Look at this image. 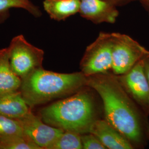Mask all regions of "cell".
<instances>
[{
  "label": "cell",
  "instance_id": "6da1fadb",
  "mask_svg": "<svg viewBox=\"0 0 149 149\" xmlns=\"http://www.w3.org/2000/svg\"><path fill=\"white\" fill-rule=\"evenodd\" d=\"M87 86L97 92L103 102L105 119L123 134L134 148L147 144L149 122L146 116L109 72L87 77Z\"/></svg>",
  "mask_w": 149,
  "mask_h": 149
},
{
  "label": "cell",
  "instance_id": "7a4b0ae2",
  "mask_svg": "<svg viewBox=\"0 0 149 149\" xmlns=\"http://www.w3.org/2000/svg\"><path fill=\"white\" fill-rule=\"evenodd\" d=\"M93 90L87 86L71 96L41 108L38 114L49 125L81 135L88 133L98 118Z\"/></svg>",
  "mask_w": 149,
  "mask_h": 149
},
{
  "label": "cell",
  "instance_id": "3957f363",
  "mask_svg": "<svg viewBox=\"0 0 149 149\" xmlns=\"http://www.w3.org/2000/svg\"><path fill=\"white\" fill-rule=\"evenodd\" d=\"M82 72L59 73L44 69L33 71L22 79L20 92L31 109L58 98L71 96L87 87Z\"/></svg>",
  "mask_w": 149,
  "mask_h": 149
},
{
  "label": "cell",
  "instance_id": "277c9868",
  "mask_svg": "<svg viewBox=\"0 0 149 149\" xmlns=\"http://www.w3.org/2000/svg\"><path fill=\"white\" fill-rule=\"evenodd\" d=\"M7 50L11 68L21 79L43 68L44 52L29 43L23 35L13 38Z\"/></svg>",
  "mask_w": 149,
  "mask_h": 149
},
{
  "label": "cell",
  "instance_id": "5b68a950",
  "mask_svg": "<svg viewBox=\"0 0 149 149\" xmlns=\"http://www.w3.org/2000/svg\"><path fill=\"white\" fill-rule=\"evenodd\" d=\"M112 73L116 76L127 73L149 52L128 35L112 33Z\"/></svg>",
  "mask_w": 149,
  "mask_h": 149
},
{
  "label": "cell",
  "instance_id": "8992f818",
  "mask_svg": "<svg viewBox=\"0 0 149 149\" xmlns=\"http://www.w3.org/2000/svg\"><path fill=\"white\" fill-rule=\"evenodd\" d=\"M111 33L101 32L86 49L80 69L86 77L106 73L112 70Z\"/></svg>",
  "mask_w": 149,
  "mask_h": 149
},
{
  "label": "cell",
  "instance_id": "52a82bcc",
  "mask_svg": "<svg viewBox=\"0 0 149 149\" xmlns=\"http://www.w3.org/2000/svg\"><path fill=\"white\" fill-rule=\"evenodd\" d=\"M142 59L127 73L116 76L129 97L149 117V84L144 71Z\"/></svg>",
  "mask_w": 149,
  "mask_h": 149
},
{
  "label": "cell",
  "instance_id": "ba28073f",
  "mask_svg": "<svg viewBox=\"0 0 149 149\" xmlns=\"http://www.w3.org/2000/svg\"><path fill=\"white\" fill-rule=\"evenodd\" d=\"M19 120L24 135L40 149H50L64 131L45 123L32 111Z\"/></svg>",
  "mask_w": 149,
  "mask_h": 149
},
{
  "label": "cell",
  "instance_id": "9c48e42d",
  "mask_svg": "<svg viewBox=\"0 0 149 149\" xmlns=\"http://www.w3.org/2000/svg\"><path fill=\"white\" fill-rule=\"evenodd\" d=\"M80 15L94 23H114L119 16L116 6L104 0H80Z\"/></svg>",
  "mask_w": 149,
  "mask_h": 149
},
{
  "label": "cell",
  "instance_id": "30bf717a",
  "mask_svg": "<svg viewBox=\"0 0 149 149\" xmlns=\"http://www.w3.org/2000/svg\"><path fill=\"white\" fill-rule=\"evenodd\" d=\"M89 133L96 135L106 149H134L128 139L106 119H97Z\"/></svg>",
  "mask_w": 149,
  "mask_h": 149
},
{
  "label": "cell",
  "instance_id": "8fae6325",
  "mask_svg": "<svg viewBox=\"0 0 149 149\" xmlns=\"http://www.w3.org/2000/svg\"><path fill=\"white\" fill-rule=\"evenodd\" d=\"M20 91L0 95V114L19 120L32 112Z\"/></svg>",
  "mask_w": 149,
  "mask_h": 149
},
{
  "label": "cell",
  "instance_id": "7c38bea8",
  "mask_svg": "<svg viewBox=\"0 0 149 149\" xmlns=\"http://www.w3.org/2000/svg\"><path fill=\"white\" fill-rule=\"evenodd\" d=\"M22 79L11 68L7 48L0 50V95L18 91Z\"/></svg>",
  "mask_w": 149,
  "mask_h": 149
},
{
  "label": "cell",
  "instance_id": "4fadbf2b",
  "mask_svg": "<svg viewBox=\"0 0 149 149\" xmlns=\"http://www.w3.org/2000/svg\"><path fill=\"white\" fill-rule=\"evenodd\" d=\"M80 0H44L43 7L49 17L57 21H64L80 11Z\"/></svg>",
  "mask_w": 149,
  "mask_h": 149
},
{
  "label": "cell",
  "instance_id": "5bb4252c",
  "mask_svg": "<svg viewBox=\"0 0 149 149\" xmlns=\"http://www.w3.org/2000/svg\"><path fill=\"white\" fill-rule=\"evenodd\" d=\"M81 135L71 131H64L50 149H82Z\"/></svg>",
  "mask_w": 149,
  "mask_h": 149
},
{
  "label": "cell",
  "instance_id": "9a60e30c",
  "mask_svg": "<svg viewBox=\"0 0 149 149\" xmlns=\"http://www.w3.org/2000/svg\"><path fill=\"white\" fill-rule=\"evenodd\" d=\"M0 149H40L25 135H16L0 139Z\"/></svg>",
  "mask_w": 149,
  "mask_h": 149
},
{
  "label": "cell",
  "instance_id": "2e32d148",
  "mask_svg": "<svg viewBox=\"0 0 149 149\" xmlns=\"http://www.w3.org/2000/svg\"><path fill=\"white\" fill-rule=\"evenodd\" d=\"M16 135H24L20 121L0 114V139Z\"/></svg>",
  "mask_w": 149,
  "mask_h": 149
},
{
  "label": "cell",
  "instance_id": "e0dca14e",
  "mask_svg": "<svg viewBox=\"0 0 149 149\" xmlns=\"http://www.w3.org/2000/svg\"><path fill=\"white\" fill-rule=\"evenodd\" d=\"M11 8H21L35 17H39L41 12L29 0H0V13Z\"/></svg>",
  "mask_w": 149,
  "mask_h": 149
},
{
  "label": "cell",
  "instance_id": "ac0fdd59",
  "mask_svg": "<svg viewBox=\"0 0 149 149\" xmlns=\"http://www.w3.org/2000/svg\"><path fill=\"white\" fill-rule=\"evenodd\" d=\"M82 149H106L100 139L93 134L86 133L81 135Z\"/></svg>",
  "mask_w": 149,
  "mask_h": 149
},
{
  "label": "cell",
  "instance_id": "d6986e66",
  "mask_svg": "<svg viewBox=\"0 0 149 149\" xmlns=\"http://www.w3.org/2000/svg\"><path fill=\"white\" fill-rule=\"evenodd\" d=\"M142 60L144 65V71L149 84V52L144 56Z\"/></svg>",
  "mask_w": 149,
  "mask_h": 149
},
{
  "label": "cell",
  "instance_id": "ffe728a7",
  "mask_svg": "<svg viewBox=\"0 0 149 149\" xmlns=\"http://www.w3.org/2000/svg\"><path fill=\"white\" fill-rule=\"evenodd\" d=\"M104 1L117 7L119 6L124 5L134 0H104Z\"/></svg>",
  "mask_w": 149,
  "mask_h": 149
},
{
  "label": "cell",
  "instance_id": "44dd1931",
  "mask_svg": "<svg viewBox=\"0 0 149 149\" xmlns=\"http://www.w3.org/2000/svg\"><path fill=\"white\" fill-rule=\"evenodd\" d=\"M141 3H143L145 7L149 11V0H139Z\"/></svg>",
  "mask_w": 149,
  "mask_h": 149
},
{
  "label": "cell",
  "instance_id": "7402d4cb",
  "mask_svg": "<svg viewBox=\"0 0 149 149\" xmlns=\"http://www.w3.org/2000/svg\"><path fill=\"white\" fill-rule=\"evenodd\" d=\"M148 139H149V130H148Z\"/></svg>",
  "mask_w": 149,
  "mask_h": 149
}]
</instances>
